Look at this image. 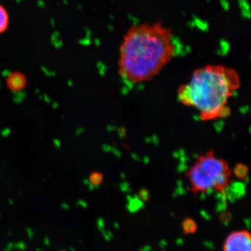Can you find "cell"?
I'll list each match as a JSON object with an SVG mask.
<instances>
[{"label":"cell","instance_id":"2","mask_svg":"<svg viewBox=\"0 0 251 251\" xmlns=\"http://www.w3.org/2000/svg\"><path fill=\"white\" fill-rule=\"evenodd\" d=\"M242 87L239 72L224 64H208L193 72L178 87V100L197 110L200 120L211 122L230 116L229 100Z\"/></svg>","mask_w":251,"mask_h":251},{"label":"cell","instance_id":"6","mask_svg":"<svg viewBox=\"0 0 251 251\" xmlns=\"http://www.w3.org/2000/svg\"><path fill=\"white\" fill-rule=\"evenodd\" d=\"M10 16L7 9L0 4V35L4 34L9 29Z\"/></svg>","mask_w":251,"mask_h":251},{"label":"cell","instance_id":"3","mask_svg":"<svg viewBox=\"0 0 251 251\" xmlns=\"http://www.w3.org/2000/svg\"><path fill=\"white\" fill-rule=\"evenodd\" d=\"M185 175L194 194L215 191L224 195L232 182L233 173L228 162L209 150L196 158Z\"/></svg>","mask_w":251,"mask_h":251},{"label":"cell","instance_id":"7","mask_svg":"<svg viewBox=\"0 0 251 251\" xmlns=\"http://www.w3.org/2000/svg\"><path fill=\"white\" fill-rule=\"evenodd\" d=\"M232 173L238 179L245 180L249 175V168L245 164L239 163L235 166L234 169L232 170Z\"/></svg>","mask_w":251,"mask_h":251},{"label":"cell","instance_id":"9","mask_svg":"<svg viewBox=\"0 0 251 251\" xmlns=\"http://www.w3.org/2000/svg\"><path fill=\"white\" fill-rule=\"evenodd\" d=\"M90 182L94 185L101 184L103 180V175L100 173H93L90 175Z\"/></svg>","mask_w":251,"mask_h":251},{"label":"cell","instance_id":"8","mask_svg":"<svg viewBox=\"0 0 251 251\" xmlns=\"http://www.w3.org/2000/svg\"><path fill=\"white\" fill-rule=\"evenodd\" d=\"M182 229L186 234H193L197 229V224L194 220L186 219L182 223Z\"/></svg>","mask_w":251,"mask_h":251},{"label":"cell","instance_id":"1","mask_svg":"<svg viewBox=\"0 0 251 251\" xmlns=\"http://www.w3.org/2000/svg\"><path fill=\"white\" fill-rule=\"evenodd\" d=\"M176 54L174 34L163 23L133 25L123 36L119 51L118 72L131 84L156 77Z\"/></svg>","mask_w":251,"mask_h":251},{"label":"cell","instance_id":"4","mask_svg":"<svg viewBox=\"0 0 251 251\" xmlns=\"http://www.w3.org/2000/svg\"><path fill=\"white\" fill-rule=\"evenodd\" d=\"M222 251H251L250 232L246 229L231 232L225 239Z\"/></svg>","mask_w":251,"mask_h":251},{"label":"cell","instance_id":"5","mask_svg":"<svg viewBox=\"0 0 251 251\" xmlns=\"http://www.w3.org/2000/svg\"><path fill=\"white\" fill-rule=\"evenodd\" d=\"M6 84L10 90L14 92H18L23 90L27 85L26 77L20 72L11 73L7 77Z\"/></svg>","mask_w":251,"mask_h":251}]
</instances>
